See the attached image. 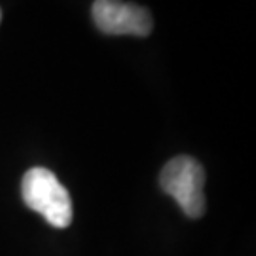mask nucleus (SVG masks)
<instances>
[{"mask_svg":"<svg viewBox=\"0 0 256 256\" xmlns=\"http://www.w3.org/2000/svg\"><path fill=\"white\" fill-rule=\"evenodd\" d=\"M92 14L97 28L104 34L148 36L154 27L146 8L124 0H95Z\"/></svg>","mask_w":256,"mask_h":256,"instance_id":"nucleus-3","label":"nucleus"},{"mask_svg":"<svg viewBox=\"0 0 256 256\" xmlns=\"http://www.w3.org/2000/svg\"><path fill=\"white\" fill-rule=\"evenodd\" d=\"M21 194L28 209L40 212L54 228H68L72 222V202L59 178L50 169L34 167L25 173Z\"/></svg>","mask_w":256,"mask_h":256,"instance_id":"nucleus-1","label":"nucleus"},{"mask_svg":"<svg viewBox=\"0 0 256 256\" xmlns=\"http://www.w3.org/2000/svg\"><path fill=\"white\" fill-rule=\"evenodd\" d=\"M160 184L190 218H202L205 214V171L198 160L190 156H178L164 167Z\"/></svg>","mask_w":256,"mask_h":256,"instance_id":"nucleus-2","label":"nucleus"},{"mask_svg":"<svg viewBox=\"0 0 256 256\" xmlns=\"http://www.w3.org/2000/svg\"><path fill=\"white\" fill-rule=\"evenodd\" d=\"M0 21H2V12H0Z\"/></svg>","mask_w":256,"mask_h":256,"instance_id":"nucleus-4","label":"nucleus"}]
</instances>
